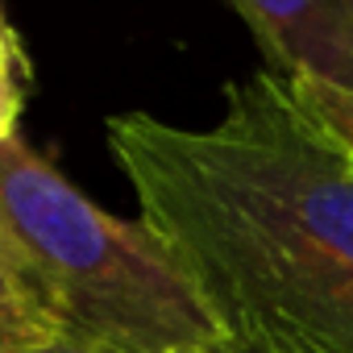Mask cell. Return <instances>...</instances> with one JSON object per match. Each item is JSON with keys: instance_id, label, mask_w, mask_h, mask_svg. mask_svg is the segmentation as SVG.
Masks as SVG:
<instances>
[{"instance_id": "cell-5", "label": "cell", "mask_w": 353, "mask_h": 353, "mask_svg": "<svg viewBox=\"0 0 353 353\" xmlns=\"http://www.w3.org/2000/svg\"><path fill=\"white\" fill-rule=\"evenodd\" d=\"M303 104L320 117V125H324L341 145L353 150V88H349L345 96H324V100H307V96H303Z\"/></svg>"}, {"instance_id": "cell-9", "label": "cell", "mask_w": 353, "mask_h": 353, "mask_svg": "<svg viewBox=\"0 0 353 353\" xmlns=\"http://www.w3.org/2000/svg\"><path fill=\"white\" fill-rule=\"evenodd\" d=\"M0 50H17L13 38H9V30H5V17H0Z\"/></svg>"}, {"instance_id": "cell-10", "label": "cell", "mask_w": 353, "mask_h": 353, "mask_svg": "<svg viewBox=\"0 0 353 353\" xmlns=\"http://www.w3.org/2000/svg\"><path fill=\"white\" fill-rule=\"evenodd\" d=\"M221 353H225V349H221Z\"/></svg>"}, {"instance_id": "cell-7", "label": "cell", "mask_w": 353, "mask_h": 353, "mask_svg": "<svg viewBox=\"0 0 353 353\" xmlns=\"http://www.w3.org/2000/svg\"><path fill=\"white\" fill-rule=\"evenodd\" d=\"M225 353H316L291 336H279V332H241V336H229L225 341Z\"/></svg>"}, {"instance_id": "cell-1", "label": "cell", "mask_w": 353, "mask_h": 353, "mask_svg": "<svg viewBox=\"0 0 353 353\" xmlns=\"http://www.w3.org/2000/svg\"><path fill=\"white\" fill-rule=\"evenodd\" d=\"M141 225L229 336L353 353V150L274 71L225 88L216 125L150 112L104 125Z\"/></svg>"}, {"instance_id": "cell-8", "label": "cell", "mask_w": 353, "mask_h": 353, "mask_svg": "<svg viewBox=\"0 0 353 353\" xmlns=\"http://www.w3.org/2000/svg\"><path fill=\"white\" fill-rule=\"evenodd\" d=\"M0 353H100V349H88V345L50 336V341H0Z\"/></svg>"}, {"instance_id": "cell-6", "label": "cell", "mask_w": 353, "mask_h": 353, "mask_svg": "<svg viewBox=\"0 0 353 353\" xmlns=\"http://www.w3.org/2000/svg\"><path fill=\"white\" fill-rule=\"evenodd\" d=\"M13 67H17V50H0V141L17 133V117H21V88Z\"/></svg>"}, {"instance_id": "cell-4", "label": "cell", "mask_w": 353, "mask_h": 353, "mask_svg": "<svg viewBox=\"0 0 353 353\" xmlns=\"http://www.w3.org/2000/svg\"><path fill=\"white\" fill-rule=\"evenodd\" d=\"M0 341H50L26 312V303L13 291V279L5 270V258H0Z\"/></svg>"}, {"instance_id": "cell-2", "label": "cell", "mask_w": 353, "mask_h": 353, "mask_svg": "<svg viewBox=\"0 0 353 353\" xmlns=\"http://www.w3.org/2000/svg\"><path fill=\"white\" fill-rule=\"evenodd\" d=\"M0 258L46 336L100 353H221L225 328L170 250L92 204L17 133L0 141Z\"/></svg>"}, {"instance_id": "cell-3", "label": "cell", "mask_w": 353, "mask_h": 353, "mask_svg": "<svg viewBox=\"0 0 353 353\" xmlns=\"http://www.w3.org/2000/svg\"><path fill=\"white\" fill-rule=\"evenodd\" d=\"M270 54V71L299 96L324 100L353 88V0H225Z\"/></svg>"}]
</instances>
